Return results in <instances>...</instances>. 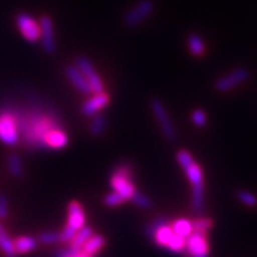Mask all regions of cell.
<instances>
[{"instance_id":"1","label":"cell","mask_w":257,"mask_h":257,"mask_svg":"<svg viewBox=\"0 0 257 257\" xmlns=\"http://www.w3.org/2000/svg\"><path fill=\"white\" fill-rule=\"evenodd\" d=\"M20 141H23L27 150H46L45 138L51 130L63 127L61 117L54 108L29 106L25 109L15 108Z\"/></svg>"},{"instance_id":"2","label":"cell","mask_w":257,"mask_h":257,"mask_svg":"<svg viewBox=\"0 0 257 257\" xmlns=\"http://www.w3.org/2000/svg\"><path fill=\"white\" fill-rule=\"evenodd\" d=\"M0 142L14 147L20 142V132L15 108L0 109Z\"/></svg>"},{"instance_id":"3","label":"cell","mask_w":257,"mask_h":257,"mask_svg":"<svg viewBox=\"0 0 257 257\" xmlns=\"http://www.w3.org/2000/svg\"><path fill=\"white\" fill-rule=\"evenodd\" d=\"M132 166H128L127 163H122L113 171L112 176H110V181H109L113 190L119 193L125 200H130L133 194L137 192L136 185L132 181Z\"/></svg>"},{"instance_id":"4","label":"cell","mask_w":257,"mask_h":257,"mask_svg":"<svg viewBox=\"0 0 257 257\" xmlns=\"http://www.w3.org/2000/svg\"><path fill=\"white\" fill-rule=\"evenodd\" d=\"M150 106H151V112L155 115L156 121L159 123L163 136L166 137L169 142H175L177 137L176 128H175L172 121L169 118V114L164 104L160 101L159 98H153L151 102H150Z\"/></svg>"},{"instance_id":"5","label":"cell","mask_w":257,"mask_h":257,"mask_svg":"<svg viewBox=\"0 0 257 257\" xmlns=\"http://www.w3.org/2000/svg\"><path fill=\"white\" fill-rule=\"evenodd\" d=\"M155 11V4L153 0H139L138 3L123 15V24L128 28H134L142 24L146 19H149Z\"/></svg>"},{"instance_id":"6","label":"cell","mask_w":257,"mask_h":257,"mask_svg":"<svg viewBox=\"0 0 257 257\" xmlns=\"http://www.w3.org/2000/svg\"><path fill=\"white\" fill-rule=\"evenodd\" d=\"M207 232L193 231L185 239V252L189 257H209Z\"/></svg>"},{"instance_id":"7","label":"cell","mask_w":257,"mask_h":257,"mask_svg":"<svg viewBox=\"0 0 257 257\" xmlns=\"http://www.w3.org/2000/svg\"><path fill=\"white\" fill-rule=\"evenodd\" d=\"M75 64H76V67L83 72V75H84L87 81H88L89 87H91L92 95H93V93H100V92L104 91V83H102L100 75L97 74V71H96L95 67H93V64L91 63V61H89L88 58L80 55V57L76 58Z\"/></svg>"},{"instance_id":"8","label":"cell","mask_w":257,"mask_h":257,"mask_svg":"<svg viewBox=\"0 0 257 257\" xmlns=\"http://www.w3.org/2000/svg\"><path fill=\"white\" fill-rule=\"evenodd\" d=\"M40 40L41 46L48 54H54L57 50V44H55V36H54V25L53 20L48 15H42L40 17Z\"/></svg>"},{"instance_id":"9","label":"cell","mask_w":257,"mask_h":257,"mask_svg":"<svg viewBox=\"0 0 257 257\" xmlns=\"http://www.w3.org/2000/svg\"><path fill=\"white\" fill-rule=\"evenodd\" d=\"M16 25L19 28V31L21 32L23 37L31 42V44H36L40 40V24L34 20L33 17L29 16L28 14L21 12L16 16Z\"/></svg>"},{"instance_id":"10","label":"cell","mask_w":257,"mask_h":257,"mask_svg":"<svg viewBox=\"0 0 257 257\" xmlns=\"http://www.w3.org/2000/svg\"><path fill=\"white\" fill-rule=\"evenodd\" d=\"M248 78H249V71H248L247 68H235V70L230 71L227 75L218 79L214 87L219 92H227L237 87L241 83H244Z\"/></svg>"},{"instance_id":"11","label":"cell","mask_w":257,"mask_h":257,"mask_svg":"<svg viewBox=\"0 0 257 257\" xmlns=\"http://www.w3.org/2000/svg\"><path fill=\"white\" fill-rule=\"evenodd\" d=\"M110 102V96L106 92H100V93H93L92 97H89L84 104L81 105V114L85 117H92L97 114L100 110L106 106Z\"/></svg>"},{"instance_id":"12","label":"cell","mask_w":257,"mask_h":257,"mask_svg":"<svg viewBox=\"0 0 257 257\" xmlns=\"http://www.w3.org/2000/svg\"><path fill=\"white\" fill-rule=\"evenodd\" d=\"M64 74L68 78V80L71 81L74 87L78 91H80L84 95H91V87H89L88 81L83 75V72L76 67V64H68L64 67Z\"/></svg>"},{"instance_id":"13","label":"cell","mask_w":257,"mask_h":257,"mask_svg":"<svg viewBox=\"0 0 257 257\" xmlns=\"http://www.w3.org/2000/svg\"><path fill=\"white\" fill-rule=\"evenodd\" d=\"M67 224L66 226L71 227L75 231L80 230L81 227L85 226V213L80 202L78 201H71L67 206Z\"/></svg>"},{"instance_id":"14","label":"cell","mask_w":257,"mask_h":257,"mask_svg":"<svg viewBox=\"0 0 257 257\" xmlns=\"http://www.w3.org/2000/svg\"><path fill=\"white\" fill-rule=\"evenodd\" d=\"M68 145L67 133L64 132L63 127H58L51 130L46 138H45V146L46 150H62Z\"/></svg>"},{"instance_id":"15","label":"cell","mask_w":257,"mask_h":257,"mask_svg":"<svg viewBox=\"0 0 257 257\" xmlns=\"http://www.w3.org/2000/svg\"><path fill=\"white\" fill-rule=\"evenodd\" d=\"M14 245L17 254H25L37 248L38 240L32 236H20L15 239Z\"/></svg>"},{"instance_id":"16","label":"cell","mask_w":257,"mask_h":257,"mask_svg":"<svg viewBox=\"0 0 257 257\" xmlns=\"http://www.w3.org/2000/svg\"><path fill=\"white\" fill-rule=\"evenodd\" d=\"M184 172H185L186 177L189 180V183L192 184V186L196 185H202L203 184V173L201 167L197 164L194 160H193L190 164H188L186 167H184Z\"/></svg>"},{"instance_id":"17","label":"cell","mask_w":257,"mask_h":257,"mask_svg":"<svg viewBox=\"0 0 257 257\" xmlns=\"http://www.w3.org/2000/svg\"><path fill=\"white\" fill-rule=\"evenodd\" d=\"M7 168L15 179H21V177H24V164H23L20 156L17 155V154H10V155L7 156Z\"/></svg>"},{"instance_id":"18","label":"cell","mask_w":257,"mask_h":257,"mask_svg":"<svg viewBox=\"0 0 257 257\" xmlns=\"http://www.w3.org/2000/svg\"><path fill=\"white\" fill-rule=\"evenodd\" d=\"M0 249L3 250L6 257H17L16 250H15L14 240L11 239L10 235L7 233L6 227L0 222Z\"/></svg>"},{"instance_id":"19","label":"cell","mask_w":257,"mask_h":257,"mask_svg":"<svg viewBox=\"0 0 257 257\" xmlns=\"http://www.w3.org/2000/svg\"><path fill=\"white\" fill-rule=\"evenodd\" d=\"M205 206V185L193 186L192 190V210L193 213L201 214Z\"/></svg>"},{"instance_id":"20","label":"cell","mask_w":257,"mask_h":257,"mask_svg":"<svg viewBox=\"0 0 257 257\" xmlns=\"http://www.w3.org/2000/svg\"><path fill=\"white\" fill-rule=\"evenodd\" d=\"M105 243H106V239L102 235H92L81 249L84 250L88 256L92 257L93 254L97 253L98 250H101L104 248Z\"/></svg>"},{"instance_id":"21","label":"cell","mask_w":257,"mask_h":257,"mask_svg":"<svg viewBox=\"0 0 257 257\" xmlns=\"http://www.w3.org/2000/svg\"><path fill=\"white\" fill-rule=\"evenodd\" d=\"M92 235H93V230H92L91 227L83 226L80 230L76 231L75 236L72 237V240L70 241V247L75 248V249H81L83 245L88 241V239Z\"/></svg>"},{"instance_id":"22","label":"cell","mask_w":257,"mask_h":257,"mask_svg":"<svg viewBox=\"0 0 257 257\" xmlns=\"http://www.w3.org/2000/svg\"><path fill=\"white\" fill-rule=\"evenodd\" d=\"M186 44H188V49L192 53V55H194V57H202L206 48H205V42H203V40L198 34H189L188 40H186Z\"/></svg>"},{"instance_id":"23","label":"cell","mask_w":257,"mask_h":257,"mask_svg":"<svg viewBox=\"0 0 257 257\" xmlns=\"http://www.w3.org/2000/svg\"><path fill=\"white\" fill-rule=\"evenodd\" d=\"M171 227H172L173 232L180 235V236L185 237V239L194 231L193 230L192 220L186 219V218H179L175 222H172Z\"/></svg>"},{"instance_id":"24","label":"cell","mask_w":257,"mask_h":257,"mask_svg":"<svg viewBox=\"0 0 257 257\" xmlns=\"http://www.w3.org/2000/svg\"><path fill=\"white\" fill-rule=\"evenodd\" d=\"M173 233L175 232H173L172 227L169 226V223L164 224V226H162L160 228L156 230V232L154 233L153 240L155 241L158 245H160V247H167V244L169 243L171 237L173 236Z\"/></svg>"},{"instance_id":"25","label":"cell","mask_w":257,"mask_h":257,"mask_svg":"<svg viewBox=\"0 0 257 257\" xmlns=\"http://www.w3.org/2000/svg\"><path fill=\"white\" fill-rule=\"evenodd\" d=\"M105 127H106V117L104 114H95L91 117L89 122V133L93 137H100L104 134Z\"/></svg>"},{"instance_id":"26","label":"cell","mask_w":257,"mask_h":257,"mask_svg":"<svg viewBox=\"0 0 257 257\" xmlns=\"http://www.w3.org/2000/svg\"><path fill=\"white\" fill-rule=\"evenodd\" d=\"M167 248L173 253H184V250H185V237L180 236L177 233H173L169 243L167 244Z\"/></svg>"},{"instance_id":"27","label":"cell","mask_w":257,"mask_h":257,"mask_svg":"<svg viewBox=\"0 0 257 257\" xmlns=\"http://www.w3.org/2000/svg\"><path fill=\"white\" fill-rule=\"evenodd\" d=\"M193 230L198 231V232H207V231L213 227L214 222L211 218L206 217H197L196 219L192 220Z\"/></svg>"},{"instance_id":"28","label":"cell","mask_w":257,"mask_h":257,"mask_svg":"<svg viewBox=\"0 0 257 257\" xmlns=\"http://www.w3.org/2000/svg\"><path fill=\"white\" fill-rule=\"evenodd\" d=\"M237 200L240 201V203H243L244 206L248 207H254L257 206V197L254 196L253 193L249 192V190H239L236 193Z\"/></svg>"},{"instance_id":"29","label":"cell","mask_w":257,"mask_h":257,"mask_svg":"<svg viewBox=\"0 0 257 257\" xmlns=\"http://www.w3.org/2000/svg\"><path fill=\"white\" fill-rule=\"evenodd\" d=\"M53 257H91L85 253L83 249H75L72 247L62 248L59 250H55Z\"/></svg>"},{"instance_id":"30","label":"cell","mask_w":257,"mask_h":257,"mask_svg":"<svg viewBox=\"0 0 257 257\" xmlns=\"http://www.w3.org/2000/svg\"><path fill=\"white\" fill-rule=\"evenodd\" d=\"M38 241L41 244L49 245V244L61 243V237H59V232L57 231H45L38 235Z\"/></svg>"},{"instance_id":"31","label":"cell","mask_w":257,"mask_h":257,"mask_svg":"<svg viewBox=\"0 0 257 257\" xmlns=\"http://www.w3.org/2000/svg\"><path fill=\"white\" fill-rule=\"evenodd\" d=\"M130 200H132V202L136 203L137 206L141 207V209L150 210L151 207H153V201L150 200L147 196H145L143 193L136 192L134 194H133V197L130 198Z\"/></svg>"},{"instance_id":"32","label":"cell","mask_w":257,"mask_h":257,"mask_svg":"<svg viewBox=\"0 0 257 257\" xmlns=\"http://www.w3.org/2000/svg\"><path fill=\"white\" fill-rule=\"evenodd\" d=\"M168 223H169V219L167 217H158L156 219H154L149 226L146 227V230H145L146 235L153 239L154 233L156 232V230L160 228L162 226H164V224H168Z\"/></svg>"},{"instance_id":"33","label":"cell","mask_w":257,"mask_h":257,"mask_svg":"<svg viewBox=\"0 0 257 257\" xmlns=\"http://www.w3.org/2000/svg\"><path fill=\"white\" fill-rule=\"evenodd\" d=\"M125 198L117 192H110L108 193L106 196L104 197V205L109 207H114V206H118L121 203L125 202Z\"/></svg>"},{"instance_id":"34","label":"cell","mask_w":257,"mask_h":257,"mask_svg":"<svg viewBox=\"0 0 257 257\" xmlns=\"http://www.w3.org/2000/svg\"><path fill=\"white\" fill-rule=\"evenodd\" d=\"M192 122L197 127H203L207 123V115L202 109H196L192 112Z\"/></svg>"},{"instance_id":"35","label":"cell","mask_w":257,"mask_h":257,"mask_svg":"<svg viewBox=\"0 0 257 257\" xmlns=\"http://www.w3.org/2000/svg\"><path fill=\"white\" fill-rule=\"evenodd\" d=\"M76 231L74 228L68 226H64L63 230L59 232V237H61V243H70L72 240V237L75 236Z\"/></svg>"},{"instance_id":"36","label":"cell","mask_w":257,"mask_h":257,"mask_svg":"<svg viewBox=\"0 0 257 257\" xmlns=\"http://www.w3.org/2000/svg\"><path fill=\"white\" fill-rule=\"evenodd\" d=\"M8 209H10L8 197L3 194V193H0V219H6L7 218Z\"/></svg>"}]
</instances>
